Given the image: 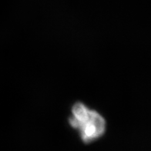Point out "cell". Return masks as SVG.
Instances as JSON below:
<instances>
[{"instance_id": "obj_1", "label": "cell", "mask_w": 151, "mask_h": 151, "mask_svg": "<svg viewBox=\"0 0 151 151\" xmlns=\"http://www.w3.org/2000/svg\"><path fill=\"white\" fill-rule=\"evenodd\" d=\"M73 116L70 119V125L78 129L81 139L90 143L104 135L106 130V121L97 112L90 110L81 103L73 106Z\"/></svg>"}]
</instances>
